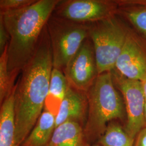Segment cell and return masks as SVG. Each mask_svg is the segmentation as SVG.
Instances as JSON below:
<instances>
[{
    "mask_svg": "<svg viewBox=\"0 0 146 146\" xmlns=\"http://www.w3.org/2000/svg\"><path fill=\"white\" fill-rule=\"evenodd\" d=\"M53 68L52 48L47 26L42 32L33 58L15 85L16 138L20 146L42 113Z\"/></svg>",
    "mask_w": 146,
    "mask_h": 146,
    "instance_id": "obj_1",
    "label": "cell"
},
{
    "mask_svg": "<svg viewBox=\"0 0 146 146\" xmlns=\"http://www.w3.org/2000/svg\"><path fill=\"white\" fill-rule=\"evenodd\" d=\"M60 0H37L26 7L1 11L0 17L9 35L8 69L11 83L33 58L42 32Z\"/></svg>",
    "mask_w": 146,
    "mask_h": 146,
    "instance_id": "obj_2",
    "label": "cell"
},
{
    "mask_svg": "<svg viewBox=\"0 0 146 146\" xmlns=\"http://www.w3.org/2000/svg\"><path fill=\"white\" fill-rule=\"evenodd\" d=\"M86 94L88 114L84 132L92 145L103 135L109 123L118 121L125 125L127 117L123 98L111 72L98 75Z\"/></svg>",
    "mask_w": 146,
    "mask_h": 146,
    "instance_id": "obj_3",
    "label": "cell"
},
{
    "mask_svg": "<svg viewBox=\"0 0 146 146\" xmlns=\"http://www.w3.org/2000/svg\"><path fill=\"white\" fill-rule=\"evenodd\" d=\"M88 26L98 74L111 72L115 68L129 28L116 15L89 23Z\"/></svg>",
    "mask_w": 146,
    "mask_h": 146,
    "instance_id": "obj_4",
    "label": "cell"
},
{
    "mask_svg": "<svg viewBox=\"0 0 146 146\" xmlns=\"http://www.w3.org/2000/svg\"><path fill=\"white\" fill-rule=\"evenodd\" d=\"M47 28L52 51L53 68L64 70L88 37V24L51 16L47 22Z\"/></svg>",
    "mask_w": 146,
    "mask_h": 146,
    "instance_id": "obj_5",
    "label": "cell"
},
{
    "mask_svg": "<svg viewBox=\"0 0 146 146\" xmlns=\"http://www.w3.org/2000/svg\"><path fill=\"white\" fill-rule=\"evenodd\" d=\"M116 87L123 98L126 113V131L135 139L145 127L146 100L140 81L132 80L121 76L115 70L111 72Z\"/></svg>",
    "mask_w": 146,
    "mask_h": 146,
    "instance_id": "obj_6",
    "label": "cell"
},
{
    "mask_svg": "<svg viewBox=\"0 0 146 146\" xmlns=\"http://www.w3.org/2000/svg\"><path fill=\"white\" fill-rule=\"evenodd\" d=\"M118 8L117 1L66 0L60 1L54 11L58 17L89 24L116 15Z\"/></svg>",
    "mask_w": 146,
    "mask_h": 146,
    "instance_id": "obj_7",
    "label": "cell"
},
{
    "mask_svg": "<svg viewBox=\"0 0 146 146\" xmlns=\"http://www.w3.org/2000/svg\"><path fill=\"white\" fill-rule=\"evenodd\" d=\"M64 74L71 87L84 93L94 82L99 74L93 45L89 37L69 61Z\"/></svg>",
    "mask_w": 146,
    "mask_h": 146,
    "instance_id": "obj_8",
    "label": "cell"
},
{
    "mask_svg": "<svg viewBox=\"0 0 146 146\" xmlns=\"http://www.w3.org/2000/svg\"><path fill=\"white\" fill-rule=\"evenodd\" d=\"M114 70L132 80L140 81L146 74V41L132 29H129Z\"/></svg>",
    "mask_w": 146,
    "mask_h": 146,
    "instance_id": "obj_9",
    "label": "cell"
},
{
    "mask_svg": "<svg viewBox=\"0 0 146 146\" xmlns=\"http://www.w3.org/2000/svg\"><path fill=\"white\" fill-rule=\"evenodd\" d=\"M88 114V100L86 93L71 87L66 94L55 117V128L63 123L73 121L84 127Z\"/></svg>",
    "mask_w": 146,
    "mask_h": 146,
    "instance_id": "obj_10",
    "label": "cell"
},
{
    "mask_svg": "<svg viewBox=\"0 0 146 146\" xmlns=\"http://www.w3.org/2000/svg\"><path fill=\"white\" fill-rule=\"evenodd\" d=\"M84 132V127L78 123L68 121L55 128L46 146H91Z\"/></svg>",
    "mask_w": 146,
    "mask_h": 146,
    "instance_id": "obj_11",
    "label": "cell"
},
{
    "mask_svg": "<svg viewBox=\"0 0 146 146\" xmlns=\"http://www.w3.org/2000/svg\"><path fill=\"white\" fill-rule=\"evenodd\" d=\"M117 2V14L125 18L146 41V0H122Z\"/></svg>",
    "mask_w": 146,
    "mask_h": 146,
    "instance_id": "obj_12",
    "label": "cell"
},
{
    "mask_svg": "<svg viewBox=\"0 0 146 146\" xmlns=\"http://www.w3.org/2000/svg\"><path fill=\"white\" fill-rule=\"evenodd\" d=\"M14 92L15 86L1 104L0 146H18L16 138Z\"/></svg>",
    "mask_w": 146,
    "mask_h": 146,
    "instance_id": "obj_13",
    "label": "cell"
},
{
    "mask_svg": "<svg viewBox=\"0 0 146 146\" xmlns=\"http://www.w3.org/2000/svg\"><path fill=\"white\" fill-rule=\"evenodd\" d=\"M68 86L69 83L64 74L58 69L52 68L44 110L49 111L56 117Z\"/></svg>",
    "mask_w": 146,
    "mask_h": 146,
    "instance_id": "obj_14",
    "label": "cell"
},
{
    "mask_svg": "<svg viewBox=\"0 0 146 146\" xmlns=\"http://www.w3.org/2000/svg\"><path fill=\"white\" fill-rule=\"evenodd\" d=\"M55 128V116L44 110L36 125L20 146H46Z\"/></svg>",
    "mask_w": 146,
    "mask_h": 146,
    "instance_id": "obj_15",
    "label": "cell"
},
{
    "mask_svg": "<svg viewBox=\"0 0 146 146\" xmlns=\"http://www.w3.org/2000/svg\"><path fill=\"white\" fill-rule=\"evenodd\" d=\"M135 139L126 131L118 121L109 123L103 135L96 142L100 146H134Z\"/></svg>",
    "mask_w": 146,
    "mask_h": 146,
    "instance_id": "obj_16",
    "label": "cell"
},
{
    "mask_svg": "<svg viewBox=\"0 0 146 146\" xmlns=\"http://www.w3.org/2000/svg\"><path fill=\"white\" fill-rule=\"evenodd\" d=\"M8 45L0 57V102L4 100L10 94L14 87L11 83L8 69Z\"/></svg>",
    "mask_w": 146,
    "mask_h": 146,
    "instance_id": "obj_17",
    "label": "cell"
},
{
    "mask_svg": "<svg viewBox=\"0 0 146 146\" xmlns=\"http://www.w3.org/2000/svg\"><path fill=\"white\" fill-rule=\"evenodd\" d=\"M36 0H1V11H13L21 9L35 3Z\"/></svg>",
    "mask_w": 146,
    "mask_h": 146,
    "instance_id": "obj_18",
    "label": "cell"
},
{
    "mask_svg": "<svg viewBox=\"0 0 146 146\" xmlns=\"http://www.w3.org/2000/svg\"><path fill=\"white\" fill-rule=\"evenodd\" d=\"M9 41V35L5 28L4 22L0 17V54L4 52Z\"/></svg>",
    "mask_w": 146,
    "mask_h": 146,
    "instance_id": "obj_19",
    "label": "cell"
},
{
    "mask_svg": "<svg viewBox=\"0 0 146 146\" xmlns=\"http://www.w3.org/2000/svg\"><path fill=\"white\" fill-rule=\"evenodd\" d=\"M134 146H146V126L136 136Z\"/></svg>",
    "mask_w": 146,
    "mask_h": 146,
    "instance_id": "obj_20",
    "label": "cell"
},
{
    "mask_svg": "<svg viewBox=\"0 0 146 146\" xmlns=\"http://www.w3.org/2000/svg\"><path fill=\"white\" fill-rule=\"evenodd\" d=\"M140 81L141 82V86L146 100V74Z\"/></svg>",
    "mask_w": 146,
    "mask_h": 146,
    "instance_id": "obj_21",
    "label": "cell"
},
{
    "mask_svg": "<svg viewBox=\"0 0 146 146\" xmlns=\"http://www.w3.org/2000/svg\"><path fill=\"white\" fill-rule=\"evenodd\" d=\"M145 126H146V102L145 105Z\"/></svg>",
    "mask_w": 146,
    "mask_h": 146,
    "instance_id": "obj_22",
    "label": "cell"
},
{
    "mask_svg": "<svg viewBox=\"0 0 146 146\" xmlns=\"http://www.w3.org/2000/svg\"><path fill=\"white\" fill-rule=\"evenodd\" d=\"M91 146H100L99 145H98V143H94L93 145H92Z\"/></svg>",
    "mask_w": 146,
    "mask_h": 146,
    "instance_id": "obj_23",
    "label": "cell"
}]
</instances>
